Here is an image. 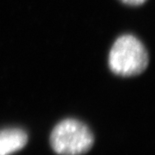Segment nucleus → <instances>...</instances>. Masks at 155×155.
<instances>
[{
    "label": "nucleus",
    "mask_w": 155,
    "mask_h": 155,
    "mask_svg": "<svg viewBox=\"0 0 155 155\" xmlns=\"http://www.w3.org/2000/svg\"><path fill=\"white\" fill-rule=\"evenodd\" d=\"M94 144V135L81 121L68 118L60 122L50 135L52 149L60 155H83Z\"/></svg>",
    "instance_id": "f03ea898"
},
{
    "label": "nucleus",
    "mask_w": 155,
    "mask_h": 155,
    "mask_svg": "<svg viewBox=\"0 0 155 155\" xmlns=\"http://www.w3.org/2000/svg\"><path fill=\"white\" fill-rule=\"evenodd\" d=\"M122 1L129 5H140L144 4L147 0H122Z\"/></svg>",
    "instance_id": "20e7f679"
},
{
    "label": "nucleus",
    "mask_w": 155,
    "mask_h": 155,
    "mask_svg": "<svg viewBox=\"0 0 155 155\" xmlns=\"http://www.w3.org/2000/svg\"><path fill=\"white\" fill-rule=\"evenodd\" d=\"M148 62L149 57L144 45L132 35H124L116 39L109 54L110 70L122 77L140 74Z\"/></svg>",
    "instance_id": "f257e3e1"
},
{
    "label": "nucleus",
    "mask_w": 155,
    "mask_h": 155,
    "mask_svg": "<svg viewBox=\"0 0 155 155\" xmlns=\"http://www.w3.org/2000/svg\"><path fill=\"white\" fill-rule=\"evenodd\" d=\"M28 134L22 128L9 127L0 130V155H11L28 143Z\"/></svg>",
    "instance_id": "7ed1b4c3"
}]
</instances>
